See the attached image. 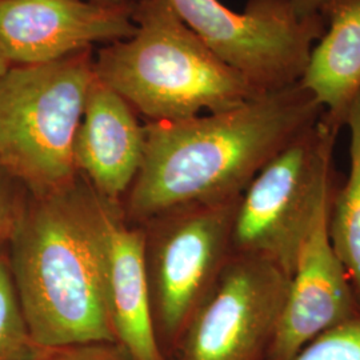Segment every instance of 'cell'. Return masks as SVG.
Instances as JSON below:
<instances>
[{"label":"cell","mask_w":360,"mask_h":360,"mask_svg":"<svg viewBox=\"0 0 360 360\" xmlns=\"http://www.w3.org/2000/svg\"><path fill=\"white\" fill-rule=\"evenodd\" d=\"M323 112L297 82L231 110L148 122L142 167L122 205L124 218L142 226L178 207L239 198L257 172Z\"/></svg>","instance_id":"obj_1"},{"label":"cell","mask_w":360,"mask_h":360,"mask_svg":"<svg viewBox=\"0 0 360 360\" xmlns=\"http://www.w3.org/2000/svg\"><path fill=\"white\" fill-rule=\"evenodd\" d=\"M112 206L77 175L27 191L7 240L13 282L38 347L116 343L108 307Z\"/></svg>","instance_id":"obj_2"},{"label":"cell","mask_w":360,"mask_h":360,"mask_svg":"<svg viewBox=\"0 0 360 360\" xmlns=\"http://www.w3.org/2000/svg\"><path fill=\"white\" fill-rule=\"evenodd\" d=\"M129 39L95 56V75L148 122L231 110L264 94L183 23L166 0H136Z\"/></svg>","instance_id":"obj_3"},{"label":"cell","mask_w":360,"mask_h":360,"mask_svg":"<svg viewBox=\"0 0 360 360\" xmlns=\"http://www.w3.org/2000/svg\"><path fill=\"white\" fill-rule=\"evenodd\" d=\"M94 63L86 50L51 63L11 65L0 77V168L28 193L77 179L74 146Z\"/></svg>","instance_id":"obj_4"},{"label":"cell","mask_w":360,"mask_h":360,"mask_svg":"<svg viewBox=\"0 0 360 360\" xmlns=\"http://www.w3.org/2000/svg\"><path fill=\"white\" fill-rule=\"evenodd\" d=\"M340 129L323 114L257 172L238 200L232 255L269 260L291 276L302 242L334 188Z\"/></svg>","instance_id":"obj_5"},{"label":"cell","mask_w":360,"mask_h":360,"mask_svg":"<svg viewBox=\"0 0 360 360\" xmlns=\"http://www.w3.org/2000/svg\"><path fill=\"white\" fill-rule=\"evenodd\" d=\"M239 198L178 207L142 224L155 331L166 356L232 255Z\"/></svg>","instance_id":"obj_6"},{"label":"cell","mask_w":360,"mask_h":360,"mask_svg":"<svg viewBox=\"0 0 360 360\" xmlns=\"http://www.w3.org/2000/svg\"><path fill=\"white\" fill-rule=\"evenodd\" d=\"M184 25L260 92L300 82L326 30L323 15L299 18L291 0H248L243 13L220 0H166Z\"/></svg>","instance_id":"obj_7"},{"label":"cell","mask_w":360,"mask_h":360,"mask_svg":"<svg viewBox=\"0 0 360 360\" xmlns=\"http://www.w3.org/2000/svg\"><path fill=\"white\" fill-rule=\"evenodd\" d=\"M288 281L269 260L231 255L168 360H267Z\"/></svg>","instance_id":"obj_8"},{"label":"cell","mask_w":360,"mask_h":360,"mask_svg":"<svg viewBox=\"0 0 360 360\" xmlns=\"http://www.w3.org/2000/svg\"><path fill=\"white\" fill-rule=\"evenodd\" d=\"M132 8L86 0H0V53L11 65H44L96 43L131 38Z\"/></svg>","instance_id":"obj_9"},{"label":"cell","mask_w":360,"mask_h":360,"mask_svg":"<svg viewBox=\"0 0 360 360\" xmlns=\"http://www.w3.org/2000/svg\"><path fill=\"white\" fill-rule=\"evenodd\" d=\"M330 200L331 195L299 248L267 360L292 359L315 338L360 309L347 271L330 240Z\"/></svg>","instance_id":"obj_10"},{"label":"cell","mask_w":360,"mask_h":360,"mask_svg":"<svg viewBox=\"0 0 360 360\" xmlns=\"http://www.w3.org/2000/svg\"><path fill=\"white\" fill-rule=\"evenodd\" d=\"M146 131L135 110L95 75L77 129V174L112 206L123 199L142 167Z\"/></svg>","instance_id":"obj_11"},{"label":"cell","mask_w":360,"mask_h":360,"mask_svg":"<svg viewBox=\"0 0 360 360\" xmlns=\"http://www.w3.org/2000/svg\"><path fill=\"white\" fill-rule=\"evenodd\" d=\"M107 288L116 343L131 360H168L155 331L142 226L112 210L108 230Z\"/></svg>","instance_id":"obj_12"},{"label":"cell","mask_w":360,"mask_h":360,"mask_svg":"<svg viewBox=\"0 0 360 360\" xmlns=\"http://www.w3.org/2000/svg\"><path fill=\"white\" fill-rule=\"evenodd\" d=\"M322 15L326 30L299 83L322 105L324 116L343 129L360 94V0H333Z\"/></svg>","instance_id":"obj_13"},{"label":"cell","mask_w":360,"mask_h":360,"mask_svg":"<svg viewBox=\"0 0 360 360\" xmlns=\"http://www.w3.org/2000/svg\"><path fill=\"white\" fill-rule=\"evenodd\" d=\"M346 126L349 168L346 181L339 188L334 186L331 193L328 233L360 304V94L351 105Z\"/></svg>","instance_id":"obj_14"},{"label":"cell","mask_w":360,"mask_h":360,"mask_svg":"<svg viewBox=\"0 0 360 360\" xmlns=\"http://www.w3.org/2000/svg\"><path fill=\"white\" fill-rule=\"evenodd\" d=\"M38 349L13 282L6 242L0 245V360H28Z\"/></svg>","instance_id":"obj_15"},{"label":"cell","mask_w":360,"mask_h":360,"mask_svg":"<svg viewBox=\"0 0 360 360\" xmlns=\"http://www.w3.org/2000/svg\"><path fill=\"white\" fill-rule=\"evenodd\" d=\"M290 360H360V309L315 338Z\"/></svg>","instance_id":"obj_16"},{"label":"cell","mask_w":360,"mask_h":360,"mask_svg":"<svg viewBox=\"0 0 360 360\" xmlns=\"http://www.w3.org/2000/svg\"><path fill=\"white\" fill-rule=\"evenodd\" d=\"M28 360H131L117 343H84L39 347Z\"/></svg>","instance_id":"obj_17"},{"label":"cell","mask_w":360,"mask_h":360,"mask_svg":"<svg viewBox=\"0 0 360 360\" xmlns=\"http://www.w3.org/2000/svg\"><path fill=\"white\" fill-rule=\"evenodd\" d=\"M26 193V187L19 180L0 168V245L8 240Z\"/></svg>","instance_id":"obj_18"},{"label":"cell","mask_w":360,"mask_h":360,"mask_svg":"<svg viewBox=\"0 0 360 360\" xmlns=\"http://www.w3.org/2000/svg\"><path fill=\"white\" fill-rule=\"evenodd\" d=\"M333 0H291L296 15L302 19L314 15H322L324 7Z\"/></svg>","instance_id":"obj_19"},{"label":"cell","mask_w":360,"mask_h":360,"mask_svg":"<svg viewBox=\"0 0 360 360\" xmlns=\"http://www.w3.org/2000/svg\"><path fill=\"white\" fill-rule=\"evenodd\" d=\"M86 1H92V3L104 4V6H114V7H129V6H134L136 0H86Z\"/></svg>","instance_id":"obj_20"},{"label":"cell","mask_w":360,"mask_h":360,"mask_svg":"<svg viewBox=\"0 0 360 360\" xmlns=\"http://www.w3.org/2000/svg\"><path fill=\"white\" fill-rule=\"evenodd\" d=\"M11 67V65L6 60V58L0 53V77H3L7 71H8V68Z\"/></svg>","instance_id":"obj_21"}]
</instances>
